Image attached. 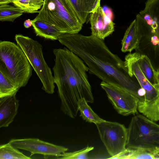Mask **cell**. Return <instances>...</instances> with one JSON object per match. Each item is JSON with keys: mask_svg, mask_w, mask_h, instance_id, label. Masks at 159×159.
<instances>
[{"mask_svg": "<svg viewBox=\"0 0 159 159\" xmlns=\"http://www.w3.org/2000/svg\"><path fill=\"white\" fill-rule=\"evenodd\" d=\"M58 40L85 63L89 72L105 82L120 86L138 98L141 86L129 75L123 61L103 40L91 35L61 34Z\"/></svg>", "mask_w": 159, "mask_h": 159, "instance_id": "cell-1", "label": "cell"}, {"mask_svg": "<svg viewBox=\"0 0 159 159\" xmlns=\"http://www.w3.org/2000/svg\"><path fill=\"white\" fill-rule=\"evenodd\" d=\"M53 52L54 80L61 101V109L74 119L79 111L80 100L84 98L88 102H94L87 74L88 68L81 59L67 48L54 49Z\"/></svg>", "mask_w": 159, "mask_h": 159, "instance_id": "cell-2", "label": "cell"}, {"mask_svg": "<svg viewBox=\"0 0 159 159\" xmlns=\"http://www.w3.org/2000/svg\"><path fill=\"white\" fill-rule=\"evenodd\" d=\"M37 12L35 19L56 28L61 34H78L83 25L70 0H44Z\"/></svg>", "mask_w": 159, "mask_h": 159, "instance_id": "cell-3", "label": "cell"}, {"mask_svg": "<svg viewBox=\"0 0 159 159\" xmlns=\"http://www.w3.org/2000/svg\"><path fill=\"white\" fill-rule=\"evenodd\" d=\"M127 129L126 148L159 155V125L139 114L131 119Z\"/></svg>", "mask_w": 159, "mask_h": 159, "instance_id": "cell-4", "label": "cell"}, {"mask_svg": "<svg viewBox=\"0 0 159 159\" xmlns=\"http://www.w3.org/2000/svg\"><path fill=\"white\" fill-rule=\"evenodd\" d=\"M15 39L40 80L42 89L48 94L53 93L55 88L53 76L44 58L42 45L37 41L21 34H16Z\"/></svg>", "mask_w": 159, "mask_h": 159, "instance_id": "cell-5", "label": "cell"}, {"mask_svg": "<svg viewBox=\"0 0 159 159\" xmlns=\"http://www.w3.org/2000/svg\"><path fill=\"white\" fill-rule=\"evenodd\" d=\"M0 59L14 81L21 88L25 86L32 75V69L21 48L13 42L1 41Z\"/></svg>", "mask_w": 159, "mask_h": 159, "instance_id": "cell-6", "label": "cell"}, {"mask_svg": "<svg viewBox=\"0 0 159 159\" xmlns=\"http://www.w3.org/2000/svg\"><path fill=\"white\" fill-rule=\"evenodd\" d=\"M96 125L101 139L111 157L126 149L127 129L124 125L105 120Z\"/></svg>", "mask_w": 159, "mask_h": 159, "instance_id": "cell-7", "label": "cell"}, {"mask_svg": "<svg viewBox=\"0 0 159 159\" xmlns=\"http://www.w3.org/2000/svg\"><path fill=\"white\" fill-rule=\"evenodd\" d=\"M124 62L129 75L134 76L145 91L142 107L148 110L157 108L159 106V84L153 85L150 82L140 69L134 53L127 54Z\"/></svg>", "mask_w": 159, "mask_h": 159, "instance_id": "cell-8", "label": "cell"}, {"mask_svg": "<svg viewBox=\"0 0 159 159\" xmlns=\"http://www.w3.org/2000/svg\"><path fill=\"white\" fill-rule=\"evenodd\" d=\"M100 86L119 114L125 116L138 114V99L129 92L120 86L103 81Z\"/></svg>", "mask_w": 159, "mask_h": 159, "instance_id": "cell-9", "label": "cell"}, {"mask_svg": "<svg viewBox=\"0 0 159 159\" xmlns=\"http://www.w3.org/2000/svg\"><path fill=\"white\" fill-rule=\"evenodd\" d=\"M14 147L30 152V156L34 154L58 157L59 155L68 150L63 146L56 145L37 138L12 139L9 142Z\"/></svg>", "mask_w": 159, "mask_h": 159, "instance_id": "cell-10", "label": "cell"}, {"mask_svg": "<svg viewBox=\"0 0 159 159\" xmlns=\"http://www.w3.org/2000/svg\"><path fill=\"white\" fill-rule=\"evenodd\" d=\"M113 14L107 6H99L89 15L91 35L103 40L114 31Z\"/></svg>", "mask_w": 159, "mask_h": 159, "instance_id": "cell-11", "label": "cell"}, {"mask_svg": "<svg viewBox=\"0 0 159 159\" xmlns=\"http://www.w3.org/2000/svg\"><path fill=\"white\" fill-rule=\"evenodd\" d=\"M19 101L16 95L0 99V127H7L17 113Z\"/></svg>", "mask_w": 159, "mask_h": 159, "instance_id": "cell-12", "label": "cell"}, {"mask_svg": "<svg viewBox=\"0 0 159 159\" xmlns=\"http://www.w3.org/2000/svg\"><path fill=\"white\" fill-rule=\"evenodd\" d=\"M141 36L139 26L135 19L131 23L125 32L121 41V51L124 52H130L134 49L137 50Z\"/></svg>", "mask_w": 159, "mask_h": 159, "instance_id": "cell-13", "label": "cell"}, {"mask_svg": "<svg viewBox=\"0 0 159 159\" xmlns=\"http://www.w3.org/2000/svg\"><path fill=\"white\" fill-rule=\"evenodd\" d=\"M21 87L13 80L4 65L0 61V99L16 95Z\"/></svg>", "mask_w": 159, "mask_h": 159, "instance_id": "cell-14", "label": "cell"}, {"mask_svg": "<svg viewBox=\"0 0 159 159\" xmlns=\"http://www.w3.org/2000/svg\"><path fill=\"white\" fill-rule=\"evenodd\" d=\"M80 21L84 24L90 14L100 6L101 0H70Z\"/></svg>", "mask_w": 159, "mask_h": 159, "instance_id": "cell-15", "label": "cell"}, {"mask_svg": "<svg viewBox=\"0 0 159 159\" xmlns=\"http://www.w3.org/2000/svg\"><path fill=\"white\" fill-rule=\"evenodd\" d=\"M36 36L53 40L58 39L61 32L56 28L39 20H31Z\"/></svg>", "mask_w": 159, "mask_h": 159, "instance_id": "cell-16", "label": "cell"}, {"mask_svg": "<svg viewBox=\"0 0 159 159\" xmlns=\"http://www.w3.org/2000/svg\"><path fill=\"white\" fill-rule=\"evenodd\" d=\"M134 53L140 69L150 82L153 85L159 84L157 70L153 67L149 58L146 55L138 52Z\"/></svg>", "mask_w": 159, "mask_h": 159, "instance_id": "cell-17", "label": "cell"}, {"mask_svg": "<svg viewBox=\"0 0 159 159\" xmlns=\"http://www.w3.org/2000/svg\"><path fill=\"white\" fill-rule=\"evenodd\" d=\"M144 13L150 15L152 21L149 25L152 32L159 36V0H147L145 8L139 12L140 14Z\"/></svg>", "mask_w": 159, "mask_h": 159, "instance_id": "cell-18", "label": "cell"}, {"mask_svg": "<svg viewBox=\"0 0 159 159\" xmlns=\"http://www.w3.org/2000/svg\"><path fill=\"white\" fill-rule=\"evenodd\" d=\"M84 98L80 100L78 103V108L80 111V116L86 122L96 124L100 123L106 120L101 118L92 110Z\"/></svg>", "mask_w": 159, "mask_h": 159, "instance_id": "cell-19", "label": "cell"}, {"mask_svg": "<svg viewBox=\"0 0 159 159\" xmlns=\"http://www.w3.org/2000/svg\"><path fill=\"white\" fill-rule=\"evenodd\" d=\"M24 13L21 9L8 4L0 5V20L13 22Z\"/></svg>", "mask_w": 159, "mask_h": 159, "instance_id": "cell-20", "label": "cell"}, {"mask_svg": "<svg viewBox=\"0 0 159 159\" xmlns=\"http://www.w3.org/2000/svg\"><path fill=\"white\" fill-rule=\"evenodd\" d=\"M12 146L10 143L0 146V159H30Z\"/></svg>", "mask_w": 159, "mask_h": 159, "instance_id": "cell-21", "label": "cell"}, {"mask_svg": "<svg viewBox=\"0 0 159 159\" xmlns=\"http://www.w3.org/2000/svg\"><path fill=\"white\" fill-rule=\"evenodd\" d=\"M44 2V0H15L12 3L23 10L24 13H34L37 12Z\"/></svg>", "mask_w": 159, "mask_h": 159, "instance_id": "cell-22", "label": "cell"}, {"mask_svg": "<svg viewBox=\"0 0 159 159\" xmlns=\"http://www.w3.org/2000/svg\"><path fill=\"white\" fill-rule=\"evenodd\" d=\"M94 147L87 146L82 149L72 152H65L61 154L59 159H87L88 153L93 150Z\"/></svg>", "mask_w": 159, "mask_h": 159, "instance_id": "cell-23", "label": "cell"}, {"mask_svg": "<svg viewBox=\"0 0 159 159\" xmlns=\"http://www.w3.org/2000/svg\"><path fill=\"white\" fill-rule=\"evenodd\" d=\"M126 159H156V156L153 153L145 151L139 149H130Z\"/></svg>", "mask_w": 159, "mask_h": 159, "instance_id": "cell-24", "label": "cell"}, {"mask_svg": "<svg viewBox=\"0 0 159 159\" xmlns=\"http://www.w3.org/2000/svg\"><path fill=\"white\" fill-rule=\"evenodd\" d=\"M32 25V23L30 19H28L25 20L24 23V25L25 28H28Z\"/></svg>", "mask_w": 159, "mask_h": 159, "instance_id": "cell-25", "label": "cell"}, {"mask_svg": "<svg viewBox=\"0 0 159 159\" xmlns=\"http://www.w3.org/2000/svg\"><path fill=\"white\" fill-rule=\"evenodd\" d=\"M15 0H0V5L9 4L12 3Z\"/></svg>", "mask_w": 159, "mask_h": 159, "instance_id": "cell-26", "label": "cell"}, {"mask_svg": "<svg viewBox=\"0 0 159 159\" xmlns=\"http://www.w3.org/2000/svg\"><path fill=\"white\" fill-rule=\"evenodd\" d=\"M157 77L158 83H159V68L157 69Z\"/></svg>", "mask_w": 159, "mask_h": 159, "instance_id": "cell-27", "label": "cell"}]
</instances>
